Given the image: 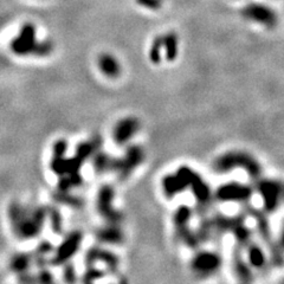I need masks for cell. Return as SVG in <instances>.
<instances>
[{"label":"cell","instance_id":"3","mask_svg":"<svg viewBox=\"0 0 284 284\" xmlns=\"http://www.w3.org/2000/svg\"><path fill=\"white\" fill-rule=\"evenodd\" d=\"M253 189L261 197L267 213L276 212L284 204V181L261 177L255 181Z\"/></svg>","mask_w":284,"mask_h":284},{"label":"cell","instance_id":"7","mask_svg":"<svg viewBox=\"0 0 284 284\" xmlns=\"http://www.w3.org/2000/svg\"><path fill=\"white\" fill-rule=\"evenodd\" d=\"M189 189L197 202L198 213L205 214L213 199V193L211 192L210 185L205 183L201 177H199L191 184Z\"/></svg>","mask_w":284,"mask_h":284},{"label":"cell","instance_id":"13","mask_svg":"<svg viewBox=\"0 0 284 284\" xmlns=\"http://www.w3.org/2000/svg\"><path fill=\"white\" fill-rule=\"evenodd\" d=\"M192 214H193V210L191 207L187 206V205H180V206L177 208V211L174 212V217H173V223H174L175 230L189 226V223H191Z\"/></svg>","mask_w":284,"mask_h":284},{"label":"cell","instance_id":"14","mask_svg":"<svg viewBox=\"0 0 284 284\" xmlns=\"http://www.w3.org/2000/svg\"><path fill=\"white\" fill-rule=\"evenodd\" d=\"M197 237L199 239V243H206L207 240H210L213 237V228H212V222H211V217H204L201 219L200 225H199L198 231H195Z\"/></svg>","mask_w":284,"mask_h":284},{"label":"cell","instance_id":"15","mask_svg":"<svg viewBox=\"0 0 284 284\" xmlns=\"http://www.w3.org/2000/svg\"><path fill=\"white\" fill-rule=\"evenodd\" d=\"M161 51H162V36H159L154 39L149 51V58L153 63L158 64L161 62Z\"/></svg>","mask_w":284,"mask_h":284},{"label":"cell","instance_id":"2","mask_svg":"<svg viewBox=\"0 0 284 284\" xmlns=\"http://www.w3.org/2000/svg\"><path fill=\"white\" fill-rule=\"evenodd\" d=\"M246 214H249V216L252 217L253 220H255L257 231H258L259 236H261L262 240L264 241V243H267V249L270 262L273 263L276 268H282L284 265V250L282 249V246L280 245L279 241L273 239L270 223H269L267 212L252 206H247Z\"/></svg>","mask_w":284,"mask_h":284},{"label":"cell","instance_id":"11","mask_svg":"<svg viewBox=\"0 0 284 284\" xmlns=\"http://www.w3.org/2000/svg\"><path fill=\"white\" fill-rule=\"evenodd\" d=\"M162 189H164L166 197L173 199L178 194L189 189V185L179 174L175 173L166 175L164 180H162Z\"/></svg>","mask_w":284,"mask_h":284},{"label":"cell","instance_id":"16","mask_svg":"<svg viewBox=\"0 0 284 284\" xmlns=\"http://www.w3.org/2000/svg\"><path fill=\"white\" fill-rule=\"evenodd\" d=\"M138 2L143 7L150 8V10H156L161 6V0H138Z\"/></svg>","mask_w":284,"mask_h":284},{"label":"cell","instance_id":"8","mask_svg":"<svg viewBox=\"0 0 284 284\" xmlns=\"http://www.w3.org/2000/svg\"><path fill=\"white\" fill-rule=\"evenodd\" d=\"M232 270L239 282L250 283L255 281L252 268L249 265L246 258H244L243 249L238 245H236L232 251Z\"/></svg>","mask_w":284,"mask_h":284},{"label":"cell","instance_id":"18","mask_svg":"<svg viewBox=\"0 0 284 284\" xmlns=\"http://www.w3.org/2000/svg\"><path fill=\"white\" fill-rule=\"evenodd\" d=\"M283 282H284V280H283Z\"/></svg>","mask_w":284,"mask_h":284},{"label":"cell","instance_id":"17","mask_svg":"<svg viewBox=\"0 0 284 284\" xmlns=\"http://www.w3.org/2000/svg\"><path fill=\"white\" fill-rule=\"evenodd\" d=\"M280 245L282 246V249L284 250V222H283V225H282V229H281V235H280Z\"/></svg>","mask_w":284,"mask_h":284},{"label":"cell","instance_id":"9","mask_svg":"<svg viewBox=\"0 0 284 284\" xmlns=\"http://www.w3.org/2000/svg\"><path fill=\"white\" fill-rule=\"evenodd\" d=\"M246 250V261L249 263L252 270L257 271H268L269 270V257L267 252L259 244L251 241L245 247Z\"/></svg>","mask_w":284,"mask_h":284},{"label":"cell","instance_id":"5","mask_svg":"<svg viewBox=\"0 0 284 284\" xmlns=\"http://www.w3.org/2000/svg\"><path fill=\"white\" fill-rule=\"evenodd\" d=\"M255 189L246 184L225 183L220 185L216 192L213 193V198L219 202H238V204H246L252 198Z\"/></svg>","mask_w":284,"mask_h":284},{"label":"cell","instance_id":"4","mask_svg":"<svg viewBox=\"0 0 284 284\" xmlns=\"http://www.w3.org/2000/svg\"><path fill=\"white\" fill-rule=\"evenodd\" d=\"M223 258L218 252L210 250L198 251L189 261V269L199 279L213 276L222 269Z\"/></svg>","mask_w":284,"mask_h":284},{"label":"cell","instance_id":"1","mask_svg":"<svg viewBox=\"0 0 284 284\" xmlns=\"http://www.w3.org/2000/svg\"><path fill=\"white\" fill-rule=\"evenodd\" d=\"M213 172L217 174H228L235 170H243L253 181L262 177L261 162L252 154L244 150H228L217 156L212 162Z\"/></svg>","mask_w":284,"mask_h":284},{"label":"cell","instance_id":"10","mask_svg":"<svg viewBox=\"0 0 284 284\" xmlns=\"http://www.w3.org/2000/svg\"><path fill=\"white\" fill-rule=\"evenodd\" d=\"M246 214L239 213L234 217V225H232L231 232L236 239V245L240 246L241 249H245L252 241V231L245 225Z\"/></svg>","mask_w":284,"mask_h":284},{"label":"cell","instance_id":"12","mask_svg":"<svg viewBox=\"0 0 284 284\" xmlns=\"http://www.w3.org/2000/svg\"><path fill=\"white\" fill-rule=\"evenodd\" d=\"M162 50L165 51V57L168 62L177 59L178 52V36L174 32H168L162 36Z\"/></svg>","mask_w":284,"mask_h":284},{"label":"cell","instance_id":"6","mask_svg":"<svg viewBox=\"0 0 284 284\" xmlns=\"http://www.w3.org/2000/svg\"><path fill=\"white\" fill-rule=\"evenodd\" d=\"M241 16L245 19L250 20V22L267 26L269 29L276 26L277 20H279L276 12L273 8L267 5L256 4V2H251V4L244 6L241 8Z\"/></svg>","mask_w":284,"mask_h":284}]
</instances>
